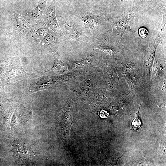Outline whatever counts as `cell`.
<instances>
[{
    "label": "cell",
    "instance_id": "1",
    "mask_svg": "<svg viewBox=\"0 0 166 166\" xmlns=\"http://www.w3.org/2000/svg\"><path fill=\"white\" fill-rule=\"evenodd\" d=\"M136 13L135 9H132L120 16L107 18L113 28L111 39L114 42L119 43L124 34L132 31L130 27L133 23Z\"/></svg>",
    "mask_w": 166,
    "mask_h": 166
},
{
    "label": "cell",
    "instance_id": "8",
    "mask_svg": "<svg viewBox=\"0 0 166 166\" xmlns=\"http://www.w3.org/2000/svg\"><path fill=\"white\" fill-rule=\"evenodd\" d=\"M47 0H41L37 6L29 14L31 19L36 20L41 18L45 11Z\"/></svg>",
    "mask_w": 166,
    "mask_h": 166
},
{
    "label": "cell",
    "instance_id": "12",
    "mask_svg": "<svg viewBox=\"0 0 166 166\" xmlns=\"http://www.w3.org/2000/svg\"><path fill=\"white\" fill-rule=\"evenodd\" d=\"M139 35L142 38H145L148 36V32L147 28L144 27H140L138 30Z\"/></svg>",
    "mask_w": 166,
    "mask_h": 166
},
{
    "label": "cell",
    "instance_id": "3",
    "mask_svg": "<svg viewBox=\"0 0 166 166\" xmlns=\"http://www.w3.org/2000/svg\"><path fill=\"white\" fill-rule=\"evenodd\" d=\"M45 20L47 26L55 33L65 37L57 22L55 14V6L52 2L47 7L45 16Z\"/></svg>",
    "mask_w": 166,
    "mask_h": 166
},
{
    "label": "cell",
    "instance_id": "10",
    "mask_svg": "<svg viewBox=\"0 0 166 166\" xmlns=\"http://www.w3.org/2000/svg\"><path fill=\"white\" fill-rule=\"evenodd\" d=\"M140 104L139 110L137 112V115L136 117L133 120L132 122L131 129L136 130L140 128L141 125V123L139 117V112L140 107Z\"/></svg>",
    "mask_w": 166,
    "mask_h": 166
},
{
    "label": "cell",
    "instance_id": "9",
    "mask_svg": "<svg viewBox=\"0 0 166 166\" xmlns=\"http://www.w3.org/2000/svg\"><path fill=\"white\" fill-rule=\"evenodd\" d=\"M95 48L102 51L106 54H116L117 52L115 47L107 45H97Z\"/></svg>",
    "mask_w": 166,
    "mask_h": 166
},
{
    "label": "cell",
    "instance_id": "5",
    "mask_svg": "<svg viewBox=\"0 0 166 166\" xmlns=\"http://www.w3.org/2000/svg\"><path fill=\"white\" fill-rule=\"evenodd\" d=\"M52 53L54 58V65L48 70L43 72L42 74H59L65 72L67 70V66L63 58L55 52H52Z\"/></svg>",
    "mask_w": 166,
    "mask_h": 166
},
{
    "label": "cell",
    "instance_id": "6",
    "mask_svg": "<svg viewBox=\"0 0 166 166\" xmlns=\"http://www.w3.org/2000/svg\"><path fill=\"white\" fill-rule=\"evenodd\" d=\"M161 41L160 35V33H159L154 41L152 44L146 57L144 65L149 74L153 65L156 48L160 43Z\"/></svg>",
    "mask_w": 166,
    "mask_h": 166
},
{
    "label": "cell",
    "instance_id": "4",
    "mask_svg": "<svg viewBox=\"0 0 166 166\" xmlns=\"http://www.w3.org/2000/svg\"><path fill=\"white\" fill-rule=\"evenodd\" d=\"M59 20L69 37L77 41L86 39V37L77 30L72 22L63 17H61Z\"/></svg>",
    "mask_w": 166,
    "mask_h": 166
},
{
    "label": "cell",
    "instance_id": "2",
    "mask_svg": "<svg viewBox=\"0 0 166 166\" xmlns=\"http://www.w3.org/2000/svg\"><path fill=\"white\" fill-rule=\"evenodd\" d=\"M0 70L1 73L10 82L21 80L28 76L19 61L15 58L1 61Z\"/></svg>",
    "mask_w": 166,
    "mask_h": 166
},
{
    "label": "cell",
    "instance_id": "7",
    "mask_svg": "<svg viewBox=\"0 0 166 166\" xmlns=\"http://www.w3.org/2000/svg\"><path fill=\"white\" fill-rule=\"evenodd\" d=\"M81 21L85 27L90 30L95 29L99 24V19L97 16L91 14L82 16Z\"/></svg>",
    "mask_w": 166,
    "mask_h": 166
},
{
    "label": "cell",
    "instance_id": "11",
    "mask_svg": "<svg viewBox=\"0 0 166 166\" xmlns=\"http://www.w3.org/2000/svg\"><path fill=\"white\" fill-rule=\"evenodd\" d=\"M87 60V59L86 58L81 60L73 61L72 63V67L76 69H82L85 65Z\"/></svg>",
    "mask_w": 166,
    "mask_h": 166
}]
</instances>
